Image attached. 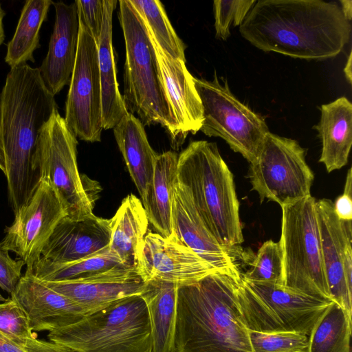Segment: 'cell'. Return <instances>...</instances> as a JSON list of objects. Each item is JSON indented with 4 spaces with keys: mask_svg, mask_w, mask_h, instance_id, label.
Here are the masks:
<instances>
[{
    "mask_svg": "<svg viewBox=\"0 0 352 352\" xmlns=\"http://www.w3.org/2000/svg\"><path fill=\"white\" fill-rule=\"evenodd\" d=\"M236 295L248 329L265 333L295 332L309 336L318 319L333 302L275 284L248 281L242 276Z\"/></svg>",
    "mask_w": 352,
    "mask_h": 352,
    "instance_id": "8",
    "label": "cell"
},
{
    "mask_svg": "<svg viewBox=\"0 0 352 352\" xmlns=\"http://www.w3.org/2000/svg\"><path fill=\"white\" fill-rule=\"evenodd\" d=\"M6 15L5 10L2 8L1 4L0 3V46L3 43L5 39V33L3 25V20Z\"/></svg>",
    "mask_w": 352,
    "mask_h": 352,
    "instance_id": "43",
    "label": "cell"
},
{
    "mask_svg": "<svg viewBox=\"0 0 352 352\" xmlns=\"http://www.w3.org/2000/svg\"><path fill=\"white\" fill-rule=\"evenodd\" d=\"M104 0L75 1L79 20L88 28L97 44L100 40L104 14Z\"/></svg>",
    "mask_w": 352,
    "mask_h": 352,
    "instance_id": "36",
    "label": "cell"
},
{
    "mask_svg": "<svg viewBox=\"0 0 352 352\" xmlns=\"http://www.w3.org/2000/svg\"><path fill=\"white\" fill-rule=\"evenodd\" d=\"M47 336L77 352H152L148 313L140 295L114 301Z\"/></svg>",
    "mask_w": 352,
    "mask_h": 352,
    "instance_id": "6",
    "label": "cell"
},
{
    "mask_svg": "<svg viewBox=\"0 0 352 352\" xmlns=\"http://www.w3.org/2000/svg\"><path fill=\"white\" fill-rule=\"evenodd\" d=\"M321 254L327 286L333 302L352 315V293L343 270L344 252L352 241L351 221H342L335 213L333 203L327 199L316 201Z\"/></svg>",
    "mask_w": 352,
    "mask_h": 352,
    "instance_id": "18",
    "label": "cell"
},
{
    "mask_svg": "<svg viewBox=\"0 0 352 352\" xmlns=\"http://www.w3.org/2000/svg\"><path fill=\"white\" fill-rule=\"evenodd\" d=\"M150 36L163 85L184 143L189 133L195 134L200 130L204 119L203 107L195 86L194 76L187 69L186 61L164 53L151 34Z\"/></svg>",
    "mask_w": 352,
    "mask_h": 352,
    "instance_id": "21",
    "label": "cell"
},
{
    "mask_svg": "<svg viewBox=\"0 0 352 352\" xmlns=\"http://www.w3.org/2000/svg\"><path fill=\"white\" fill-rule=\"evenodd\" d=\"M0 169L3 171V173L5 175L6 171V159H5L4 151H3L1 139H0Z\"/></svg>",
    "mask_w": 352,
    "mask_h": 352,
    "instance_id": "44",
    "label": "cell"
},
{
    "mask_svg": "<svg viewBox=\"0 0 352 352\" xmlns=\"http://www.w3.org/2000/svg\"><path fill=\"white\" fill-rule=\"evenodd\" d=\"M350 241L347 243L343 257V270L346 283L349 290L352 293V248Z\"/></svg>",
    "mask_w": 352,
    "mask_h": 352,
    "instance_id": "39",
    "label": "cell"
},
{
    "mask_svg": "<svg viewBox=\"0 0 352 352\" xmlns=\"http://www.w3.org/2000/svg\"><path fill=\"white\" fill-rule=\"evenodd\" d=\"M0 352H26L21 346L12 342L0 332Z\"/></svg>",
    "mask_w": 352,
    "mask_h": 352,
    "instance_id": "40",
    "label": "cell"
},
{
    "mask_svg": "<svg viewBox=\"0 0 352 352\" xmlns=\"http://www.w3.org/2000/svg\"><path fill=\"white\" fill-rule=\"evenodd\" d=\"M0 332L21 347L29 339L37 338L25 312L12 298L0 302Z\"/></svg>",
    "mask_w": 352,
    "mask_h": 352,
    "instance_id": "34",
    "label": "cell"
},
{
    "mask_svg": "<svg viewBox=\"0 0 352 352\" xmlns=\"http://www.w3.org/2000/svg\"><path fill=\"white\" fill-rule=\"evenodd\" d=\"M23 265L25 263L21 259H12L9 252L0 247V287L3 290L10 294L14 292L22 276Z\"/></svg>",
    "mask_w": 352,
    "mask_h": 352,
    "instance_id": "37",
    "label": "cell"
},
{
    "mask_svg": "<svg viewBox=\"0 0 352 352\" xmlns=\"http://www.w3.org/2000/svg\"><path fill=\"white\" fill-rule=\"evenodd\" d=\"M253 352H307V335L295 332L265 333L248 329Z\"/></svg>",
    "mask_w": 352,
    "mask_h": 352,
    "instance_id": "33",
    "label": "cell"
},
{
    "mask_svg": "<svg viewBox=\"0 0 352 352\" xmlns=\"http://www.w3.org/2000/svg\"><path fill=\"white\" fill-rule=\"evenodd\" d=\"M11 298L25 312L34 332L51 331L66 327L87 315L77 303L54 291L28 272L21 277Z\"/></svg>",
    "mask_w": 352,
    "mask_h": 352,
    "instance_id": "17",
    "label": "cell"
},
{
    "mask_svg": "<svg viewBox=\"0 0 352 352\" xmlns=\"http://www.w3.org/2000/svg\"><path fill=\"white\" fill-rule=\"evenodd\" d=\"M281 208V287L333 301L323 267L315 198L309 195Z\"/></svg>",
    "mask_w": 352,
    "mask_h": 352,
    "instance_id": "7",
    "label": "cell"
},
{
    "mask_svg": "<svg viewBox=\"0 0 352 352\" xmlns=\"http://www.w3.org/2000/svg\"><path fill=\"white\" fill-rule=\"evenodd\" d=\"M79 23L77 54L64 119L76 138L100 142L103 126L98 44L88 28Z\"/></svg>",
    "mask_w": 352,
    "mask_h": 352,
    "instance_id": "12",
    "label": "cell"
},
{
    "mask_svg": "<svg viewBox=\"0 0 352 352\" xmlns=\"http://www.w3.org/2000/svg\"><path fill=\"white\" fill-rule=\"evenodd\" d=\"M241 278L215 272L178 287L173 352H253L238 305Z\"/></svg>",
    "mask_w": 352,
    "mask_h": 352,
    "instance_id": "3",
    "label": "cell"
},
{
    "mask_svg": "<svg viewBox=\"0 0 352 352\" xmlns=\"http://www.w3.org/2000/svg\"><path fill=\"white\" fill-rule=\"evenodd\" d=\"M52 3L51 0L25 2L14 34L7 45L5 61L10 68L35 62L34 52L41 47L40 29Z\"/></svg>",
    "mask_w": 352,
    "mask_h": 352,
    "instance_id": "28",
    "label": "cell"
},
{
    "mask_svg": "<svg viewBox=\"0 0 352 352\" xmlns=\"http://www.w3.org/2000/svg\"><path fill=\"white\" fill-rule=\"evenodd\" d=\"M341 6V10L344 17L349 21L352 18V1L351 0H341L340 1Z\"/></svg>",
    "mask_w": 352,
    "mask_h": 352,
    "instance_id": "41",
    "label": "cell"
},
{
    "mask_svg": "<svg viewBox=\"0 0 352 352\" xmlns=\"http://www.w3.org/2000/svg\"><path fill=\"white\" fill-rule=\"evenodd\" d=\"M118 1L104 0L102 30L98 43L103 129H113L128 113L119 90L112 43L113 13Z\"/></svg>",
    "mask_w": 352,
    "mask_h": 352,
    "instance_id": "25",
    "label": "cell"
},
{
    "mask_svg": "<svg viewBox=\"0 0 352 352\" xmlns=\"http://www.w3.org/2000/svg\"><path fill=\"white\" fill-rule=\"evenodd\" d=\"M351 56H352L351 52H350L349 57H348V60L346 61V64L344 69V73L345 77L348 80L349 83L351 82V77H352V75H351V65H352Z\"/></svg>",
    "mask_w": 352,
    "mask_h": 352,
    "instance_id": "42",
    "label": "cell"
},
{
    "mask_svg": "<svg viewBox=\"0 0 352 352\" xmlns=\"http://www.w3.org/2000/svg\"><path fill=\"white\" fill-rule=\"evenodd\" d=\"M258 49L307 60L337 56L351 38L340 6L322 0H259L239 27Z\"/></svg>",
    "mask_w": 352,
    "mask_h": 352,
    "instance_id": "1",
    "label": "cell"
},
{
    "mask_svg": "<svg viewBox=\"0 0 352 352\" xmlns=\"http://www.w3.org/2000/svg\"><path fill=\"white\" fill-rule=\"evenodd\" d=\"M121 265H124L108 247L95 254L71 263H54L41 256L25 272L41 280L63 281L88 278Z\"/></svg>",
    "mask_w": 352,
    "mask_h": 352,
    "instance_id": "29",
    "label": "cell"
},
{
    "mask_svg": "<svg viewBox=\"0 0 352 352\" xmlns=\"http://www.w3.org/2000/svg\"><path fill=\"white\" fill-rule=\"evenodd\" d=\"M77 144L76 137L55 109L38 140L41 180H45L54 189L67 216L78 221L93 214L94 199L78 169Z\"/></svg>",
    "mask_w": 352,
    "mask_h": 352,
    "instance_id": "9",
    "label": "cell"
},
{
    "mask_svg": "<svg viewBox=\"0 0 352 352\" xmlns=\"http://www.w3.org/2000/svg\"><path fill=\"white\" fill-rule=\"evenodd\" d=\"M148 220L142 201L133 194L123 199L110 219L109 250L128 267L137 268Z\"/></svg>",
    "mask_w": 352,
    "mask_h": 352,
    "instance_id": "24",
    "label": "cell"
},
{
    "mask_svg": "<svg viewBox=\"0 0 352 352\" xmlns=\"http://www.w3.org/2000/svg\"><path fill=\"white\" fill-rule=\"evenodd\" d=\"M352 173L351 168L348 170L344 192L339 196L335 203L333 209L337 217L342 221L352 219Z\"/></svg>",
    "mask_w": 352,
    "mask_h": 352,
    "instance_id": "38",
    "label": "cell"
},
{
    "mask_svg": "<svg viewBox=\"0 0 352 352\" xmlns=\"http://www.w3.org/2000/svg\"><path fill=\"white\" fill-rule=\"evenodd\" d=\"M319 123L314 126L322 141L319 160L330 173L348 162L352 145V104L345 97L322 104Z\"/></svg>",
    "mask_w": 352,
    "mask_h": 352,
    "instance_id": "22",
    "label": "cell"
},
{
    "mask_svg": "<svg viewBox=\"0 0 352 352\" xmlns=\"http://www.w3.org/2000/svg\"><path fill=\"white\" fill-rule=\"evenodd\" d=\"M58 109L38 68H11L0 94V139L9 204L16 214L41 182L37 145L41 131Z\"/></svg>",
    "mask_w": 352,
    "mask_h": 352,
    "instance_id": "2",
    "label": "cell"
},
{
    "mask_svg": "<svg viewBox=\"0 0 352 352\" xmlns=\"http://www.w3.org/2000/svg\"><path fill=\"white\" fill-rule=\"evenodd\" d=\"M203 107L200 131L218 137L250 163L256 157L270 131L265 120L240 102L226 81L222 85L216 74L212 80L193 77Z\"/></svg>",
    "mask_w": 352,
    "mask_h": 352,
    "instance_id": "11",
    "label": "cell"
},
{
    "mask_svg": "<svg viewBox=\"0 0 352 352\" xmlns=\"http://www.w3.org/2000/svg\"><path fill=\"white\" fill-rule=\"evenodd\" d=\"M67 216L56 193L43 179L34 195L4 229L0 247L19 256L30 269L42 256V250L54 228Z\"/></svg>",
    "mask_w": 352,
    "mask_h": 352,
    "instance_id": "13",
    "label": "cell"
},
{
    "mask_svg": "<svg viewBox=\"0 0 352 352\" xmlns=\"http://www.w3.org/2000/svg\"><path fill=\"white\" fill-rule=\"evenodd\" d=\"M177 182L188 190L205 226L222 245L243 242L234 177L214 142H190L177 159Z\"/></svg>",
    "mask_w": 352,
    "mask_h": 352,
    "instance_id": "4",
    "label": "cell"
},
{
    "mask_svg": "<svg viewBox=\"0 0 352 352\" xmlns=\"http://www.w3.org/2000/svg\"><path fill=\"white\" fill-rule=\"evenodd\" d=\"M173 234L215 270L241 275V248L221 245L201 219L186 188L177 182L172 204Z\"/></svg>",
    "mask_w": 352,
    "mask_h": 352,
    "instance_id": "14",
    "label": "cell"
},
{
    "mask_svg": "<svg viewBox=\"0 0 352 352\" xmlns=\"http://www.w3.org/2000/svg\"><path fill=\"white\" fill-rule=\"evenodd\" d=\"M136 269L145 283L159 280L179 286L197 283L218 272L173 234L165 238L153 232L144 237Z\"/></svg>",
    "mask_w": 352,
    "mask_h": 352,
    "instance_id": "15",
    "label": "cell"
},
{
    "mask_svg": "<svg viewBox=\"0 0 352 352\" xmlns=\"http://www.w3.org/2000/svg\"><path fill=\"white\" fill-rule=\"evenodd\" d=\"M6 299L0 294V302L5 301Z\"/></svg>",
    "mask_w": 352,
    "mask_h": 352,
    "instance_id": "45",
    "label": "cell"
},
{
    "mask_svg": "<svg viewBox=\"0 0 352 352\" xmlns=\"http://www.w3.org/2000/svg\"><path fill=\"white\" fill-rule=\"evenodd\" d=\"M143 19L152 38L164 53L186 61L185 45L177 36L159 0H129Z\"/></svg>",
    "mask_w": 352,
    "mask_h": 352,
    "instance_id": "31",
    "label": "cell"
},
{
    "mask_svg": "<svg viewBox=\"0 0 352 352\" xmlns=\"http://www.w3.org/2000/svg\"><path fill=\"white\" fill-rule=\"evenodd\" d=\"M129 175L142 199L152 181L158 154L151 146L140 120L127 113L113 129Z\"/></svg>",
    "mask_w": 352,
    "mask_h": 352,
    "instance_id": "23",
    "label": "cell"
},
{
    "mask_svg": "<svg viewBox=\"0 0 352 352\" xmlns=\"http://www.w3.org/2000/svg\"><path fill=\"white\" fill-rule=\"evenodd\" d=\"M177 159L173 151L158 155L152 181L141 200L148 222L165 238L173 234L171 214L177 182Z\"/></svg>",
    "mask_w": 352,
    "mask_h": 352,
    "instance_id": "26",
    "label": "cell"
},
{
    "mask_svg": "<svg viewBox=\"0 0 352 352\" xmlns=\"http://www.w3.org/2000/svg\"><path fill=\"white\" fill-rule=\"evenodd\" d=\"M55 23L49 42L48 51L38 68L47 89L55 96L69 85L76 63L79 18L76 3L53 2Z\"/></svg>",
    "mask_w": 352,
    "mask_h": 352,
    "instance_id": "20",
    "label": "cell"
},
{
    "mask_svg": "<svg viewBox=\"0 0 352 352\" xmlns=\"http://www.w3.org/2000/svg\"><path fill=\"white\" fill-rule=\"evenodd\" d=\"M299 143L269 131L249 170L252 189L283 207L309 195L314 175Z\"/></svg>",
    "mask_w": 352,
    "mask_h": 352,
    "instance_id": "10",
    "label": "cell"
},
{
    "mask_svg": "<svg viewBox=\"0 0 352 352\" xmlns=\"http://www.w3.org/2000/svg\"><path fill=\"white\" fill-rule=\"evenodd\" d=\"M255 0L223 1L213 2L215 37L226 41L230 36V28L241 25Z\"/></svg>",
    "mask_w": 352,
    "mask_h": 352,
    "instance_id": "35",
    "label": "cell"
},
{
    "mask_svg": "<svg viewBox=\"0 0 352 352\" xmlns=\"http://www.w3.org/2000/svg\"><path fill=\"white\" fill-rule=\"evenodd\" d=\"M242 278L256 283H268L281 287L283 253L279 242L265 241L258 249L250 269Z\"/></svg>",
    "mask_w": 352,
    "mask_h": 352,
    "instance_id": "32",
    "label": "cell"
},
{
    "mask_svg": "<svg viewBox=\"0 0 352 352\" xmlns=\"http://www.w3.org/2000/svg\"><path fill=\"white\" fill-rule=\"evenodd\" d=\"M110 219L94 214L82 220L64 217L42 250V257L57 263L74 262L109 247Z\"/></svg>",
    "mask_w": 352,
    "mask_h": 352,
    "instance_id": "19",
    "label": "cell"
},
{
    "mask_svg": "<svg viewBox=\"0 0 352 352\" xmlns=\"http://www.w3.org/2000/svg\"><path fill=\"white\" fill-rule=\"evenodd\" d=\"M351 316L332 302L309 334L307 352H351Z\"/></svg>",
    "mask_w": 352,
    "mask_h": 352,
    "instance_id": "30",
    "label": "cell"
},
{
    "mask_svg": "<svg viewBox=\"0 0 352 352\" xmlns=\"http://www.w3.org/2000/svg\"><path fill=\"white\" fill-rule=\"evenodd\" d=\"M118 18L125 43L122 98L127 111L136 113L144 126L162 125L177 148L183 142L146 25L129 0L119 1Z\"/></svg>",
    "mask_w": 352,
    "mask_h": 352,
    "instance_id": "5",
    "label": "cell"
},
{
    "mask_svg": "<svg viewBox=\"0 0 352 352\" xmlns=\"http://www.w3.org/2000/svg\"><path fill=\"white\" fill-rule=\"evenodd\" d=\"M42 281L54 291L77 303L86 314L118 300L140 295L146 284L136 268L124 265L82 279Z\"/></svg>",
    "mask_w": 352,
    "mask_h": 352,
    "instance_id": "16",
    "label": "cell"
},
{
    "mask_svg": "<svg viewBox=\"0 0 352 352\" xmlns=\"http://www.w3.org/2000/svg\"><path fill=\"white\" fill-rule=\"evenodd\" d=\"M178 287L175 283L153 280L146 283L140 294L148 313L152 352H173Z\"/></svg>",
    "mask_w": 352,
    "mask_h": 352,
    "instance_id": "27",
    "label": "cell"
}]
</instances>
